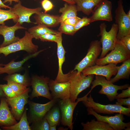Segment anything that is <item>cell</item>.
<instances>
[{"label":"cell","instance_id":"cell-1","mask_svg":"<svg viewBox=\"0 0 130 130\" xmlns=\"http://www.w3.org/2000/svg\"><path fill=\"white\" fill-rule=\"evenodd\" d=\"M68 81L70 84V99L73 102H75L79 94L89 87L94 78V75L85 76L81 72L73 70L69 72Z\"/></svg>","mask_w":130,"mask_h":130},{"label":"cell","instance_id":"cell-2","mask_svg":"<svg viewBox=\"0 0 130 130\" xmlns=\"http://www.w3.org/2000/svg\"><path fill=\"white\" fill-rule=\"evenodd\" d=\"M33 38L31 34L26 31L24 37L18 41L6 46L0 47V54H3L6 56L10 54L22 50L30 54L34 53L38 51V46L33 43Z\"/></svg>","mask_w":130,"mask_h":130},{"label":"cell","instance_id":"cell-3","mask_svg":"<svg viewBox=\"0 0 130 130\" xmlns=\"http://www.w3.org/2000/svg\"><path fill=\"white\" fill-rule=\"evenodd\" d=\"M111 51L105 56L98 58L95 65L102 66L110 63L117 65L130 59V52L118 39H117L114 48Z\"/></svg>","mask_w":130,"mask_h":130},{"label":"cell","instance_id":"cell-4","mask_svg":"<svg viewBox=\"0 0 130 130\" xmlns=\"http://www.w3.org/2000/svg\"><path fill=\"white\" fill-rule=\"evenodd\" d=\"M106 27V25L104 23H101L99 26L100 32L98 36L101 37L100 41L102 45V50L99 58H103L108 52L113 49L117 39V25L115 23L113 24L109 32L107 31Z\"/></svg>","mask_w":130,"mask_h":130},{"label":"cell","instance_id":"cell-5","mask_svg":"<svg viewBox=\"0 0 130 130\" xmlns=\"http://www.w3.org/2000/svg\"><path fill=\"white\" fill-rule=\"evenodd\" d=\"M86 107L91 108L97 113L112 114L120 113L126 116H130V108H126L115 104L103 105L94 101L90 94L89 97L82 101Z\"/></svg>","mask_w":130,"mask_h":130},{"label":"cell","instance_id":"cell-6","mask_svg":"<svg viewBox=\"0 0 130 130\" xmlns=\"http://www.w3.org/2000/svg\"><path fill=\"white\" fill-rule=\"evenodd\" d=\"M91 84L92 86L90 93L96 86L101 85L102 88L98 93L105 95L109 100L111 101L115 99L116 97L118 94L117 91L118 90L126 89L130 86L129 84L120 86L114 85L110 80H107L104 77L98 75H96L95 79L93 80Z\"/></svg>","mask_w":130,"mask_h":130},{"label":"cell","instance_id":"cell-7","mask_svg":"<svg viewBox=\"0 0 130 130\" xmlns=\"http://www.w3.org/2000/svg\"><path fill=\"white\" fill-rule=\"evenodd\" d=\"M100 41L95 40L90 43L85 56L75 66L74 70L81 72L84 69L95 65V62L102 50Z\"/></svg>","mask_w":130,"mask_h":130},{"label":"cell","instance_id":"cell-8","mask_svg":"<svg viewBox=\"0 0 130 130\" xmlns=\"http://www.w3.org/2000/svg\"><path fill=\"white\" fill-rule=\"evenodd\" d=\"M89 93H88L83 97L77 99L76 101L72 102L70 98L62 99L59 101V106L61 113V124L67 126L71 130L73 129L72 123L73 115L74 109L78 103L84 100Z\"/></svg>","mask_w":130,"mask_h":130},{"label":"cell","instance_id":"cell-9","mask_svg":"<svg viewBox=\"0 0 130 130\" xmlns=\"http://www.w3.org/2000/svg\"><path fill=\"white\" fill-rule=\"evenodd\" d=\"M115 23L118 27L117 39L130 35V18L125 12L122 0H118L115 10Z\"/></svg>","mask_w":130,"mask_h":130},{"label":"cell","instance_id":"cell-10","mask_svg":"<svg viewBox=\"0 0 130 130\" xmlns=\"http://www.w3.org/2000/svg\"><path fill=\"white\" fill-rule=\"evenodd\" d=\"M50 79L48 77L33 76L31 79V85L32 89L30 97L32 99L36 97H42L52 100V97L49 92L48 84Z\"/></svg>","mask_w":130,"mask_h":130},{"label":"cell","instance_id":"cell-11","mask_svg":"<svg viewBox=\"0 0 130 130\" xmlns=\"http://www.w3.org/2000/svg\"><path fill=\"white\" fill-rule=\"evenodd\" d=\"M58 100L53 98L49 102L44 104L28 100V103L29 109L27 119L29 124L40 120L44 117Z\"/></svg>","mask_w":130,"mask_h":130},{"label":"cell","instance_id":"cell-12","mask_svg":"<svg viewBox=\"0 0 130 130\" xmlns=\"http://www.w3.org/2000/svg\"><path fill=\"white\" fill-rule=\"evenodd\" d=\"M87 110L88 115L94 116L97 121L106 123L109 124L113 130H121L130 127V122H123L125 118L123 114L118 113L114 116H103L95 112L91 108L87 107Z\"/></svg>","mask_w":130,"mask_h":130},{"label":"cell","instance_id":"cell-13","mask_svg":"<svg viewBox=\"0 0 130 130\" xmlns=\"http://www.w3.org/2000/svg\"><path fill=\"white\" fill-rule=\"evenodd\" d=\"M30 91L29 87L24 93L15 97L10 98L6 97V101L11 107V112L17 120H20L24 111L25 106L28 103Z\"/></svg>","mask_w":130,"mask_h":130},{"label":"cell","instance_id":"cell-14","mask_svg":"<svg viewBox=\"0 0 130 130\" xmlns=\"http://www.w3.org/2000/svg\"><path fill=\"white\" fill-rule=\"evenodd\" d=\"M112 3L110 1L102 0L93 9L92 15L89 18L91 23L98 20L112 21Z\"/></svg>","mask_w":130,"mask_h":130},{"label":"cell","instance_id":"cell-15","mask_svg":"<svg viewBox=\"0 0 130 130\" xmlns=\"http://www.w3.org/2000/svg\"><path fill=\"white\" fill-rule=\"evenodd\" d=\"M119 67V66L113 63L102 66L95 65L84 69L81 72L85 76L90 75L102 76L109 81L113 75L117 74Z\"/></svg>","mask_w":130,"mask_h":130},{"label":"cell","instance_id":"cell-16","mask_svg":"<svg viewBox=\"0 0 130 130\" xmlns=\"http://www.w3.org/2000/svg\"><path fill=\"white\" fill-rule=\"evenodd\" d=\"M10 9L13 13L18 16L17 22L21 25L24 22L32 23L30 19L31 16L34 14H37L41 12L42 8L39 7L35 8H27L22 5L20 1Z\"/></svg>","mask_w":130,"mask_h":130},{"label":"cell","instance_id":"cell-17","mask_svg":"<svg viewBox=\"0 0 130 130\" xmlns=\"http://www.w3.org/2000/svg\"><path fill=\"white\" fill-rule=\"evenodd\" d=\"M48 85L53 98L64 99L70 98V84L69 81L58 82L50 79Z\"/></svg>","mask_w":130,"mask_h":130},{"label":"cell","instance_id":"cell-18","mask_svg":"<svg viewBox=\"0 0 130 130\" xmlns=\"http://www.w3.org/2000/svg\"><path fill=\"white\" fill-rule=\"evenodd\" d=\"M23 29L26 28L22 26L18 22L11 26L5 25V24L0 25V35H2L4 38V40L0 45V47L6 46L19 40L20 38L15 36V32L18 29Z\"/></svg>","mask_w":130,"mask_h":130},{"label":"cell","instance_id":"cell-19","mask_svg":"<svg viewBox=\"0 0 130 130\" xmlns=\"http://www.w3.org/2000/svg\"><path fill=\"white\" fill-rule=\"evenodd\" d=\"M17 123L10 110L6 98H2L0 103V126H11Z\"/></svg>","mask_w":130,"mask_h":130},{"label":"cell","instance_id":"cell-20","mask_svg":"<svg viewBox=\"0 0 130 130\" xmlns=\"http://www.w3.org/2000/svg\"><path fill=\"white\" fill-rule=\"evenodd\" d=\"M62 37L56 43L57 44V55L58 60V73L55 80L57 82H63L68 81L69 72L64 74L62 70V65L65 61L66 52L62 44Z\"/></svg>","mask_w":130,"mask_h":130},{"label":"cell","instance_id":"cell-21","mask_svg":"<svg viewBox=\"0 0 130 130\" xmlns=\"http://www.w3.org/2000/svg\"><path fill=\"white\" fill-rule=\"evenodd\" d=\"M44 50H42L34 53L30 54L20 61L15 62L14 60H12L7 64L3 65L4 66L1 69V74L6 73L10 74L18 72L22 69V65L26 62L32 58L35 57Z\"/></svg>","mask_w":130,"mask_h":130},{"label":"cell","instance_id":"cell-22","mask_svg":"<svg viewBox=\"0 0 130 130\" xmlns=\"http://www.w3.org/2000/svg\"><path fill=\"white\" fill-rule=\"evenodd\" d=\"M59 16L58 15H51L41 11L35 14L34 18L35 24L51 27L58 26L60 23Z\"/></svg>","mask_w":130,"mask_h":130},{"label":"cell","instance_id":"cell-23","mask_svg":"<svg viewBox=\"0 0 130 130\" xmlns=\"http://www.w3.org/2000/svg\"><path fill=\"white\" fill-rule=\"evenodd\" d=\"M103 0H74L78 11L89 15L94 8Z\"/></svg>","mask_w":130,"mask_h":130},{"label":"cell","instance_id":"cell-24","mask_svg":"<svg viewBox=\"0 0 130 130\" xmlns=\"http://www.w3.org/2000/svg\"><path fill=\"white\" fill-rule=\"evenodd\" d=\"M78 10L76 5L66 2L64 6L60 8L59 12L61 14L59 16L60 23L63 22L67 19L77 16Z\"/></svg>","mask_w":130,"mask_h":130},{"label":"cell","instance_id":"cell-25","mask_svg":"<svg viewBox=\"0 0 130 130\" xmlns=\"http://www.w3.org/2000/svg\"><path fill=\"white\" fill-rule=\"evenodd\" d=\"M130 74V59L126 60L119 66L115 76L110 78V81L113 83L121 79H129Z\"/></svg>","mask_w":130,"mask_h":130},{"label":"cell","instance_id":"cell-26","mask_svg":"<svg viewBox=\"0 0 130 130\" xmlns=\"http://www.w3.org/2000/svg\"><path fill=\"white\" fill-rule=\"evenodd\" d=\"M83 130H113L108 124L104 122L96 121L94 119L86 123H82Z\"/></svg>","mask_w":130,"mask_h":130},{"label":"cell","instance_id":"cell-27","mask_svg":"<svg viewBox=\"0 0 130 130\" xmlns=\"http://www.w3.org/2000/svg\"><path fill=\"white\" fill-rule=\"evenodd\" d=\"M2 128L5 130H31L28 120L26 108L25 109L19 122L11 126H3Z\"/></svg>","mask_w":130,"mask_h":130},{"label":"cell","instance_id":"cell-28","mask_svg":"<svg viewBox=\"0 0 130 130\" xmlns=\"http://www.w3.org/2000/svg\"><path fill=\"white\" fill-rule=\"evenodd\" d=\"M28 31L32 36L33 38L36 39H39V37L40 36L46 33L56 34L59 32L41 25H38L29 28Z\"/></svg>","mask_w":130,"mask_h":130},{"label":"cell","instance_id":"cell-29","mask_svg":"<svg viewBox=\"0 0 130 130\" xmlns=\"http://www.w3.org/2000/svg\"><path fill=\"white\" fill-rule=\"evenodd\" d=\"M3 79L7 81H12L23 84L26 87L31 85V79L26 74L21 75L14 73L8 74L5 76Z\"/></svg>","mask_w":130,"mask_h":130},{"label":"cell","instance_id":"cell-30","mask_svg":"<svg viewBox=\"0 0 130 130\" xmlns=\"http://www.w3.org/2000/svg\"><path fill=\"white\" fill-rule=\"evenodd\" d=\"M45 117L49 126L59 125L61 120L59 108L57 106L53 107L47 113Z\"/></svg>","mask_w":130,"mask_h":130},{"label":"cell","instance_id":"cell-31","mask_svg":"<svg viewBox=\"0 0 130 130\" xmlns=\"http://www.w3.org/2000/svg\"><path fill=\"white\" fill-rule=\"evenodd\" d=\"M18 18V16L13 13L10 9L5 10L0 8V25L5 24V21L10 19L16 23Z\"/></svg>","mask_w":130,"mask_h":130},{"label":"cell","instance_id":"cell-32","mask_svg":"<svg viewBox=\"0 0 130 130\" xmlns=\"http://www.w3.org/2000/svg\"><path fill=\"white\" fill-rule=\"evenodd\" d=\"M30 126L31 130H49V125L45 118L32 123Z\"/></svg>","mask_w":130,"mask_h":130},{"label":"cell","instance_id":"cell-33","mask_svg":"<svg viewBox=\"0 0 130 130\" xmlns=\"http://www.w3.org/2000/svg\"><path fill=\"white\" fill-rule=\"evenodd\" d=\"M62 33L59 32L56 34L46 33L40 36L39 38L42 41L54 42L57 43L62 37Z\"/></svg>","mask_w":130,"mask_h":130},{"label":"cell","instance_id":"cell-34","mask_svg":"<svg viewBox=\"0 0 130 130\" xmlns=\"http://www.w3.org/2000/svg\"><path fill=\"white\" fill-rule=\"evenodd\" d=\"M8 84L18 95L24 93L28 89L26 86L19 83L12 81H7Z\"/></svg>","mask_w":130,"mask_h":130},{"label":"cell","instance_id":"cell-35","mask_svg":"<svg viewBox=\"0 0 130 130\" xmlns=\"http://www.w3.org/2000/svg\"><path fill=\"white\" fill-rule=\"evenodd\" d=\"M60 25L58 30L61 33L66 34L73 35L76 32L74 26L66 24L64 22L60 23Z\"/></svg>","mask_w":130,"mask_h":130},{"label":"cell","instance_id":"cell-36","mask_svg":"<svg viewBox=\"0 0 130 130\" xmlns=\"http://www.w3.org/2000/svg\"><path fill=\"white\" fill-rule=\"evenodd\" d=\"M0 87L6 97L12 98L18 96L7 84H0Z\"/></svg>","mask_w":130,"mask_h":130},{"label":"cell","instance_id":"cell-37","mask_svg":"<svg viewBox=\"0 0 130 130\" xmlns=\"http://www.w3.org/2000/svg\"><path fill=\"white\" fill-rule=\"evenodd\" d=\"M90 23L89 18L87 17H83L74 26L75 32H76L82 27L88 25Z\"/></svg>","mask_w":130,"mask_h":130},{"label":"cell","instance_id":"cell-38","mask_svg":"<svg viewBox=\"0 0 130 130\" xmlns=\"http://www.w3.org/2000/svg\"><path fill=\"white\" fill-rule=\"evenodd\" d=\"M40 3L45 13H46L50 11L54 7L52 3L49 0H43L40 2Z\"/></svg>","mask_w":130,"mask_h":130},{"label":"cell","instance_id":"cell-39","mask_svg":"<svg viewBox=\"0 0 130 130\" xmlns=\"http://www.w3.org/2000/svg\"><path fill=\"white\" fill-rule=\"evenodd\" d=\"M116 104L120 106H125L128 108H130V97L128 98H123L117 99Z\"/></svg>","mask_w":130,"mask_h":130},{"label":"cell","instance_id":"cell-40","mask_svg":"<svg viewBox=\"0 0 130 130\" xmlns=\"http://www.w3.org/2000/svg\"><path fill=\"white\" fill-rule=\"evenodd\" d=\"M119 39L130 52V35L125 36Z\"/></svg>","mask_w":130,"mask_h":130},{"label":"cell","instance_id":"cell-41","mask_svg":"<svg viewBox=\"0 0 130 130\" xmlns=\"http://www.w3.org/2000/svg\"><path fill=\"white\" fill-rule=\"evenodd\" d=\"M81 18L77 16L69 18L66 19L64 22L74 26Z\"/></svg>","mask_w":130,"mask_h":130},{"label":"cell","instance_id":"cell-42","mask_svg":"<svg viewBox=\"0 0 130 130\" xmlns=\"http://www.w3.org/2000/svg\"><path fill=\"white\" fill-rule=\"evenodd\" d=\"M130 97V87L125 90H122V92L118 94L116 97L115 99Z\"/></svg>","mask_w":130,"mask_h":130},{"label":"cell","instance_id":"cell-43","mask_svg":"<svg viewBox=\"0 0 130 130\" xmlns=\"http://www.w3.org/2000/svg\"><path fill=\"white\" fill-rule=\"evenodd\" d=\"M4 8L5 9L8 8L10 9L11 7L5 5L1 0H0V8Z\"/></svg>","mask_w":130,"mask_h":130},{"label":"cell","instance_id":"cell-44","mask_svg":"<svg viewBox=\"0 0 130 130\" xmlns=\"http://www.w3.org/2000/svg\"><path fill=\"white\" fill-rule=\"evenodd\" d=\"M6 96L5 94L1 88L0 87V100L2 98H6Z\"/></svg>","mask_w":130,"mask_h":130},{"label":"cell","instance_id":"cell-45","mask_svg":"<svg viewBox=\"0 0 130 130\" xmlns=\"http://www.w3.org/2000/svg\"><path fill=\"white\" fill-rule=\"evenodd\" d=\"M3 3H4L7 2H9L10 4L11 5L13 1H14L15 2H18L20 0H3Z\"/></svg>","mask_w":130,"mask_h":130},{"label":"cell","instance_id":"cell-46","mask_svg":"<svg viewBox=\"0 0 130 130\" xmlns=\"http://www.w3.org/2000/svg\"><path fill=\"white\" fill-rule=\"evenodd\" d=\"M35 1H36L39 0H34ZM66 2L67 3L72 4H75V3L74 0H62Z\"/></svg>","mask_w":130,"mask_h":130},{"label":"cell","instance_id":"cell-47","mask_svg":"<svg viewBox=\"0 0 130 130\" xmlns=\"http://www.w3.org/2000/svg\"><path fill=\"white\" fill-rule=\"evenodd\" d=\"M56 125L49 126L50 130H56Z\"/></svg>","mask_w":130,"mask_h":130},{"label":"cell","instance_id":"cell-48","mask_svg":"<svg viewBox=\"0 0 130 130\" xmlns=\"http://www.w3.org/2000/svg\"><path fill=\"white\" fill-rule=\"evenodd\" d=\"M127 16L128 17L130 18V9L128 12L126 14Z\"/></svg>","mask_w":130,"mask_h":130},{"label":"cell","instance_id":"cell-49","mask_svg":"<svg viewBox=\"0 0 130 130\" xmlns=\"http://www.w3.org/2000/svg\"><path fill=\"white\" fill-rule=\"evenodd\" d=\"M130 127H128L125 128V129H124V130H130Z\"/></svg>","mask_w":130,"mask_h":130},{"label":"cell","instance_id":"cell-50","mask_svg":"<svg viewBox=\"0 0 130 130\" xmlns=\"http://www.w3.org/2000/svg\"><path fill=\"white\" fill-rule=\"evenodd\" d=\"M3 65L0 64V74H1L0 73V71L1 68L2 67V66Z\"/></svg>","mask_w":130,"mask_h":130},{"label":"cell","instance_id":"cell-51","mask_svg":"<svg viewBox=\"0 0 130 130\" xmlns=\"http://www.w3.org/2000/svg\"><path fill=\"white\" fill-rule=\"evenodd\" d=\"M1 129L0 128V130H1Z\"/></svg>","mask_w":130,"mask_h":130}]
</instances>
